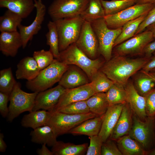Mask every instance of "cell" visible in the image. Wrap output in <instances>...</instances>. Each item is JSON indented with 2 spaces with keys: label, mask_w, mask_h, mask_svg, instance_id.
Wrapping results in <instances>:
<instances>
[{
  "label": "cell",
  "mask_w": 155,
  "mask_h": 155,
  "mask_svg": "<svg viewBox=\"0 0 155 155\" xmlns=\"http://www.w3.org/2000/svg\"><path fill=\"white\" fill-rule=\"evenodd\" d=\"M135 87L138 92L145 96L155 88V81L147 73L141 70L134 79Z\"/></svg>",
  "instance_id": "1f68e13d"
},
{
  "label": "cell",
  "mask_w": 155,
  "mask_h": 155,
  "mask_svg": "<svg viewBox=\"0 0 155 155\" xmlns=\"http://www.w3.org/2000/svg\"><path fill=\"white\" fill-rule=\"evenodd\" d=\"M95 93L90 82L75 88L65 89L53 111H57L73 102L86 100Z\"/></svg>",
  "instance_id": "9a60e30c"
},
{
  "label": "cell",
  "mask_w": 155,
  "mask_h": 155,
  "mask_svg": "<svg viewBox=\"0 0 155 155\" xmlns=\"http://www.w3.org/2000/svg\"><path fill=\"white\" fill-rule=\"evenodd\" d=\"M90 144L86 153V155H101V148L104 142L98 135L89 137Z\"/></svg>",
  "instance_id": "ab89813d"
},
{
  "label": "cell",
  "mask_w": 155,
  "mask_h": 155,
  "mask_svg": "<svg viewBox=\"0 0 155 155\" xmlns=\"http://www.w3.org/2000/svg\"><path fill=\"white\" fill-rule=\"evenodd\" d=\"M155 22V7L151 9L141 22L135 35L142 32L148 26Z\"/></svg>",
  "instance_id": "7bdbcfd3"
},
{
  "label": "cell",
  "mask_w": 155,
  "mask_h": 155,
  "mask_svg": "<svg viewBox=\"0 0 155 155\" xmlns=\"http://www.w3.org/2000/svg\"><path fill=\"white\" fill-rule=\"evenodd\" d=\"M52 147L51 151L53 155H83L86 152L88 144L77 145L57 141Z\"/></svg>",
  "instance_id": "484cf974"
},
{
  "label": "cell",
  "mask_w": 155,
  "mask_h": 155,
  "mask_svg": "<svg viewBox=\"0 0 155 155\" xmlns=\"http://www.w3.org/2000/svg\"><path fill=\"white\" fill-rule=\"evenodd\" d=\"M148 73L155 76V68L152 69Z\"/></svg>",
  "instance_id": "f5cc1de1"
},
{
  "label": "cell",
  "mask_w": 155,
  "mask_h": 155,
  "mask_svg": "<svg viewBox=\"0 0 155 155\" xmlns=\"http://www.w3.org/2000/svg\"><path fill=\"white\" fill-rule=\"evenodd\" d=\"M31 141L38 144H45L52 147L57 140L58 137L53 128L46 124L34 129L30 133Z\"/></svg>",
  "instance_id": "cb8c5ba5"
},
{
  "label": "cell",
  "mask_w": 155,
  "mask_h": 155,
  "mask_svg": "<svg viewBox=\"0 0 155 155\" xmlns=\"http://www.w3.org/2000/svg\"><path fill=\"white\" fill-rule=\"evenodd\" d=\"M47 26L48 31L46 34V43L49 46V50L53 54L54 58L58 59L60 54L59 38L55 22L53 21H49Z\"/></svg>",
  "instance_id": "836d02e7"
},
{
  "label": "cell",
  "mask_w": 155,
  "mask_h": 155,
  "mask_svg": "<svg viewBox=\"0 0 155 155\" xmlns=\"http://www.w3.org/2000/svg\"><path fill=\"white\" fill-rule=\"evenodd\" d=\"M54 21L58 34L60 52L76 42L84 21L80 15Z\"/></svg>",
  "instance_id": "5b68a950"
},
{
  "label": "cell",
  "mask_w": 155,
  "mask_h": 155,
  "mask_svg": "<svg viewBox=\"0 0 155 155\" xmlns=\"http://www.w3.org/2000/svg\"><path fill=\"white\" fill-rule=\"evenodd\" d=\"M57 59L68 65L78 67L86 73L90 80L103 65L102 62L100 59L90 58L78 48L75 43L60 52Z\"/></svg>",
  "instance_id": "3957f363"
},
{
  "label": "cell",
  "mask_w": 155,
  "mask_h": 155,
  "mask_svg": "<svg viewBox=\"0 0 155 155\" xmlns=\"http://www.w3.org/2000/svg\"><path fill=\"white\" fill-rule=\"evenodd\" d=\"M69 66L55 59L49 66L40 70L36 78L27 81L26 87L33 92L37 93L47 90L59 82Z\"/></svg>",
  "instance_id": "7a4b0ae2"
},
{
  "label": "cell",
  "mask_w": 155,
  "mask_h": 155,
  "mask_svg": "<svg viewBox=\"0 0 155 155\" xmlns=\"http://www.w3.org/2000/svg\"><path fill=\"white\" fill-rule=\"evenodd\" d=\"M10 95L0 92V113L4 118L7 117L9 113L7 104Z\"/></svg>",
  "instance_id": "ee69618b"
},
{
  "label": "cell",
  "mask_w": 155,
  "mask_h": 155,
  "mask_svg": "<svg viewBox=\"0 0 155 155\" xmlns=\"http://www.w3.org/2000/svg\"><path fill=\"white\" fill-rule=\"evenodd\" d=\"M0 7L6 8L22 19L28 17L35 8L34 0H0Z\"/></svg>",
  "instance_id": "7402d4cb"
},
{
  "label": "cell",
  "mask_w": 155,
  "mask_h": 155,
  "mask_svg": "<svg viewBox=\"0 0 155 155\" xmlns=\"http://www.w3.org/2000/svg\"><path fill=\"white\" fill-rule=\"evenodd\" d=\"M65 89L58 84L54 88L38 93L32 111L41 109L53 111Z\"/></svg>",
  "instance_id": "5bb4252c"
},
{
  "label": "cell",
  "mask_w": 155,
  "mask_h": 155,
  "mask_svg": "<svg viewBox=\"0 0 155 155\" xmlns=\"http://www.w3.org/2000/svg\"><path fill=\"white\" fill-rule=\"evenodd\" d=\"M51 114V111L44 110L32 111L23 116L21 125L25 127L34 129L46 125Z\"/></svg>",
  "instance_id": "d4e9b609"
},
{
  "label": "cell",
  "mask_w": 155,
  "mask_h": 155,
  "mask_svg": "<svg viewBox=\"0 0 155 155\" xmlns=\"http://www.w3.org/2000/svg\"><path fill=\"white\" fill-rule=\"evenodd\" d=\"M154 68H155V57L150 59L142 69V70L145 72H149Z\"/></svg>",
  "instance_id": "bcb514c9"
},
{
  "label": "cell",
  "mask_w": 155,
  "mask_h": 155,
  "mask_svg": "<svg viewBox=\"0 0 155 155\" xmlns=\"http://www.w3.org/2000/svg\"><path fill=\"white\" fill-rule=\"evenodd\" d=\"M108 139L103 142L101 148V155H122L118 147L112 140Z\"/></svg>",
  "instance_id": "60d3db41"
},
{
  "label": "cell",
  "mask_w": 155,
  "mask_h": 155,
  "mask_svg": "<svg viewBox=\"0 0 155 155\" xmlns=\"http://www.w3.org/2000/svg\"><path fill=\"white\" fill-rule=\"evenodd\" d=\"M148 73V74L150 76H151L153 79V80L155 81V76H154L153 75H152V74H150V73H149L148 72H147Z\"/></svg>",
  "instance_id": "db71d44e"
},
{
  "label": "cell",
  "mask_w": 155,
  "mask_h": 155,
  "mask_svg": "<svg viewBox=\"0 0 155 155\" xmlns=\"http://www.w3.org/2000/svg\"><path fill=\"white\" fill-rule=\"evenodd\" d=\"M89 0H54L48 7L52 20L80 16L86 8Z\"/></svg>",
  "instance_id": "9c48e42d"
},
{
  "label": "cell",
  "mask_w": 155,
  "mask_h": 155,
  "mask_svg": "<svg viewBox=\"0 0 155 155\" xmlns=\"http://www.w3.org/2000/svg\"><path fill=\"white\" fill-rule=\"evenodd\" d=\"M154 129L155 133V116H154Z\"/></svg>",
  "instance_id": "11a10c76"
},
{
  "label": "cell",
  "mask_w": 155,
  "mask_h": 155,
  "mask_svg": "<svg viewBox=\"0 0 155 155\" xmlns=\"http://www.w3.org/2000/svg\"><path fill=\"white\" fill-rule=\"evenodd\" d=\"M105 16L118 13L137 3V0H101Z\"/></svg>",
  "instance_id": "d6a6232c"
},
{
  "label": "cell",
  "mask_w": 155,
  "mask_h": 155,
  "mask_svg": "<svg viewBox=\"0 0 155 155\" xmlns=\"http://www.w3.org/2000/svg\"><path fill=\"white\" fill-rule=\"evenodd\" d=\"M86 101L90 112L97 116L104 115L109 106L104 92L95 93Z\"/></svg>",
  "instance_id": "83f0119b"
},
{
  "label": "cell",
  "mask_w": 155,
  "mask_h": 155,
  "mask_svg": "<svg viewBox=\"0 0 155 155\" xmlns=\"http://www.w3.org/2000/svg\"><path fill=\"white\" fill-rule=\"evenodd\" d=\"M90 80L95 93H105L114 83L100 70L92 75Z\"/></svg>",
  "instance_id": "e575fe53"
},
{
  "label": "cell",
  "mask_w": 155,
  "mask_h": 155,
  "mask_svg": "<svg viewBox=\"0 0 155 155\" xmlns=\"http://www.w3.org/2000/svg\"><path fill=\"white\" fill-rule=\"evenodd\" d=\"M146 30L150 31L152 33L153 37L155 39V22L148 26Z\"/></svg>",
  "instance_id": "681fc988"
},
{
  "label": "cell",
  "mask_w": 155,
  "mask_h": 155,
  "mask_svg": "<svg viewBox=\"0 0 155 155\" xmlns=\"http://www.w3.org/2000/svg\"><path fill=\"white\" fill-rule=\"evenodd\" d=\"M33 57L36 62L40 70L49 66L54 59L53 54L49 50L46 51L42 49L34 51Z\"/></svg>",
  "instance_id": "f35d334b"
},
{
  "label": "cell",
  "mask_w": 155,
  "mask_h": 155,
  "mask_svg": "<svg viewBox=\"0 0 155 155\" xmlns=\"http://www.w3.org/2000/svg\"><path fill=\"white\" fill-rule=\"evenodd\" d=\"M4 136L2 133H0V152H5L7 147L6 144L4 140Z\"/></svg>",
  "instance_id": "c3c4849f"
},
{
  "label": "cell",
  "mask_w": 155,
  "mask_h": 155,
  "mask_svg": "<svg viewBox=\"0 0 155 155\" xmlns=\"http://www.w3.org/2000/svg\"><path fill=\"white\" fill-rule=\"evenodd\" d=\"M155 7V3L136 4L115 14L105 16L104 19L111 29L122 27L127 23L148 13Z\"/></svg>",
  "instance_id": "30bf717a"
},
{
  "label": "cell",
  "mask_w": 155,
  "mask_h": 155,
  "mask_svg": "<svg viewBox=\"0 0 155 155\" xmlns=\"http://www.w3.org/2000/svg\"><path fill=\"white\" fill-rule=\"evenodd\" d=\"M124 104H117L108 107L104 114L98 135L104 142L110 137L121 114Z\"/></svg>",
  "instance_id": "ac0fdd59"
},
{
  "label": "cell",
  "mask_w": 155,
  "mask_h": 155,
  "mask_svg": "<svg viewBox=\"0 0 155 155\" xmlns=\"http://www.w3.org/2000/svg\"><path fill=\"white\" fill-rule=\"evenodd\" d=\"M51 112L46 124L50 125L58 136L68 133L72 129L84 121L98 116L90 112L80 114H71L58 111Z\"/></svg>",
  "instance_id": "ba28073f"
},
{
  "label": "cell",
  "mask_w": 155,
  "mask_h": 155,
  "mask_svg": "<svg viewBox=\"0 0 155 155\" xmlns=\"http://www.w3.org/2000/svg\"><path fill=\"white\" fill-rule=\"evenodd\" d=\"M148 154L149 155H155V147L149 151Z\"/></svg>",
  "instance_id": "816d5d0a"
},
{
  "label": "cell",
  "mask_w": 155,
  "mask_h": 155,
  "mask_svg": "<svg viewBox=\"0 0 155 155\" xmlns=\"http://www.w3.org/2000/svg\"><path fill=\"white\" fill-rule=\"evenodd\" d=\"M22 18L18 14L7 9L0 17L1 32H13L17 31L21 24Z\"/></svg>",
  "instance_id": "4dcf8cb0"
},
{
  "label": "cell",
  "mask_w": 155,
  "mask_h": 155,
  "mask_svg": "<svg viewBox=\"0 0 155 155\" xmlns=\"http://www.w3.org/2000/svg\"><path fill=\"white\" fill-rule=\"evenodd\" d=\"M128 134L148 153L155 147L154 116H147L142 121L133 115L132 127Z\"/></svg>",
  "instance_id": "277c9868"
},
{
  "label": "cell",
  "mask_w": 155,
  "mask_h": 155,
  "mask_svg": "<svg viewBox=\"0 0 155 155\" xmlns=\"http://www.w3.org/2000/svg\"><path fill=\"white\" fill-rule=\"evenodd\" d=\"M105 94L109 106L126 102L124 87L119 84L114 83Z\"/></svg>",
  "instance_id": "d590c367"
},
{
  "label": "cell",
  "mask_w": 155,
  "mask_h": 155,
  "mask_svg": "<svg viewBox=\"0 0 155 155\" xmlns=\"http://www.w3.org/2000/svg\"><path fill=\"white\" fill-rule=\"evenodd\" d=\"M150 59H130L115 56L102 66L100 70L114 83L124 87L131 76L142 69Z\"/></svg>",
  "instance_id": "6da1fadb"
},
{
  "label": "cell",
  "mask_w": 155,
  "mask_h": 155,
  "mask_svg": "<svg viewBox=\"0 0 155 155\" xmlns=\"http://www.w3.org/2000/svg\"><path fill=\"white\" fill-rule=\"evenodd\" d=\"M80 16L84 21L90 23L104 18L105 16L101 0H89L86 8Z\"/></svg>",
  "instance_id": "f1b7e54d"
},
{
  "label": "cell",
  "mask_w": 155,
  "mask_h": 155,
  "mask_svg": "<svg viewBox=\"0 0 155 155\" xmlns=\"http://www.w3.org/2000/svg\"><path fill=\"white\" fill-rule=\"evenodd\" d=\"M41 148L37 149L36 152L39 155H53L51 151L46 146V144H42Z\"/></svg>",
  "instance_id": "7dc6e473"
},
{
  "label": "cell",
  "mask_w": 155,
  "mask_h": 155,
  "mask_svg": "<svg viewBox=\"0 0 155 155\" xmlns=\"http://www.w3.org/2000/svg\"><path fill=\"white\" fill-rule=\"evenodd\" d=\"M40 71L33 57H26L21 59L17 65L16 76L18 79L30 81L36 78Z\"/></svg>",
  "instance_id": "44dd1931"
},
{
  "label": "cell",
  "mask_w": 155,
  "mask_h": 155,
  "mask_svg": "<svg viewBox=\"0 0 155 155\" xmlns=\"http://www.w3.org/2000/svg\"><path fill=\"white\" fill-rule=\"evenodd\" d=\"M104 115L84 121L72 129L68 133L75 135H84L89 137L98 135L101 127Z\"/></svg>",
  "instance_id": "603a6c76"
},
{
  "label": "cell",
  "mask_w": 155,
  "mask_h": 155,
  "mask_svg": "<svg viewBox=\"0 0 155 155\" xmlns=\"http://www.w3.org/2000/svg\"><path fill=\"white\" fill-rule=\"evenodd\" d=\"M154 39L152 33L146 30L114 47L115 55L126 56L143 54L146 46Z\"/></svg>",
  "instance_id": "8fae6325"
},
{
  "label": "cell",
  "mask_w": 155,
  "mask_h": 155,
  "mask_svg": "<svg viewBox=\"0 0 155 155\" xmlns=\"http://www.w3.org/2000/svg\"><path fill=\"white\" fill-rule=\"evenodd\" d=\"M34 2L36 14L34 21L28 26L21 24L18 27L22 39L23 49L26 47L28 41L31 40L33 36L41 29L46 13V7L42 0H34Z\"/></svg>",
  "instance_id": "4fadbf2b"
},
{
  "label": "cell",
  "mask_w": 155,
  "mask_h": 155,
  "mask_svg": "<svg viewBox=\"0 0 155 155\" xmlns=\"http://www.w3.org/2000/svg\"><path fill=\"white\" fill-rule=\"evenodd\" d=\"M146 99V111L147 116H155V88L144 96Z\"/></svg>",
  "instance_id": "b9f144b4"
},
{
  "label": "cell",
  "mask_w": 155,
  "mask_h": 155,
  "mask_svg": "<svg viewBox=\"0 0 155 155\" xmlns=\"http://www.w3.org/2000/svg\"><path fill=\"white\" fill-rule=\"evenodd\" d=\"M133 111L126 102L124 104L121 114L110 137L113 140L129 134L133 123Z\"/></svg>",
  "instance_id": "ffe728a7"
},
{
  "label": "cell",
  "mask_w": 155,
  "mask_h": 155,
  "mask_svg": "<svg viewBox=\"0 0 155 155\" xmlns=\"http://www.w3.org/2000/svg\"><path fill=\"white\" fill-rule=\"evenodd\" d=\"M38 93L23 91L20 84L17 82L9 96L8 121L11 122L23 112L32 111Z\"/></svg>",
  "instance_id": "52a82bcc"
},
{
  "label": "cell",
  "mask_w": 155,
  "mask_h": 155,
  "mask_svg": "<svg viewBox=\"0 0 155 155\" xmlns=\"http://www.w3.org/2000/svg\"><path fill=\"white\" fill-rule=\"evenodd\" d=\"M148 13L142 15L124 25L122 27L120 34L115 42L113 48L134 36L140 24Z\"/></svg>",
  "instance_id": "f546056e"
},
{
  "label": "cell",
  "mask_w": 155,
  "mask_h": 155,
  "mask_svg": "<svg viewBox=\"0 0 155 155\" xmlns=\"http://www.w3.org/2000/svg\"><path fill=\"white\" fill-rule=\"evenodd\" d=\"M155 51V40L149 43L145 47L143 54L145 55V57L150 59L152 54Z\"/></svg>",
  "instance_id": "f6af8a7d"
},
{
  "label": "cell",
  "mask_w": 155,
  "mask_h": 155,
  "mask_svg": "<svg viewBox=\"0 0 155 155\" xmlns=\"http://www.w3.org/2000/svg\"><path fill=\"white\" fill-rule=\"evenodd\" d=\"M22 46V39L19 31L1 32L0 51L3 55L14 57Z\"/></svg>",
  "instance_id": "d6986e66"
},
{
  "label": "cell",
  "mask_w": 155,
  "mask_h": 155,
  "mask_svg": "<svg viewBox=\"0 0 155 155\" xmlns=\"http://www.w3.org/2000/svg\"><path fill=\"white\" fill-rule=\"evenodd\" d=\"M69 65L63 74L58 84L67 89L79 87L90 82L88 76L82 70L75 65Z\"/></svg>",
  "instance_id": "2e32d148"
},
{
  "label": "cell",
  "mask_w": 155,
  "mask_h": 155,
  "mask_svg": "<svg viewBox=\"0 0 155 155\" xmlns=\"http://www.w3.org/2000/svg\"><path fill=\"white\" fill-rule=\"evenodd\" d=\"M17 82L11 67L0 71V92L10 95Z\"/></svg>",
  "instance_id": "8d00e7d4"
},
{
  "label": "cell",
  "mask_w": 155,
  "mask_h": 155,
  "mask_svg": "<svg viewBox=\"0 0 155 155\" xmlns=\"http://www.w3.org/2000/svg\"><path fill=\"white\" fill-rule=\"evenodd\" d=\"M75 43L78 48L90 58H97L99 54L98 42L90 22L84 21Z\"/></svg>",
  "instance_id": "7c38bea8"
},
{
  "label": "cell",
  "mask_w": 155,
  "mask_h": 155,
  "mask_svg": "<svg viewBox=\"0 0 155 155\" xmlns=\"http://www.w3.org/2000/svg\"><path fill=\"white\" fill-rule=\"evenodd\" d=\"M117 147L122 155H144L148 154L141 146L129 135L117 140Z\"/></svg>",
  "instance_id": "4316f807"
},
{
  "label": "cell",
  "mask_w": 155,
  "mask_h": 155,
  "mask_svg": "<svg viewBox=\"0 0 155 155\" xmlns=\"http://www.w3.org/2000/svg\"><path fill=\"white\" fill-rule=\"evenodd\" d=\"M56 111L71 114H83L90 112L86 100L70 103Z\"/></svg>",
  "instance_id": "74e56055"
},
{
  "label": "cell",
  "mask_w": 155,
  "mask_h": 155,
  "mask_svg": "<svg viewBox=\"0 0 155 155\" xmlns=\"http://www.w3.org/2000/svg\"><path fill=\"white\" fill-rule=\"evenodd\" d=\"M155 3V0H137L136 4H143Z\"/></svg>",
  "instance_id": "f907efd6"
},
{
  "label": "cell",
  "mask_w": 155,
  "mask_h": 155,
  "mask_svg": "<svg viewBox=\"0 0 155 155\" xmlns=\"http://www.w3.org/2000/svg\"><path fill=\"white\" fill-rule=\"evenodd\" d=\"M126 93V101L129 104L133 112L140 119L144 120L147 116L146 111V99L141 95L134 85L128 82L124 87Z\"/></svg>",
  "instance_id": "e0dca14e"
},
{
  "label": "cell",
  "mask_w": 155,
  "mask_h": 155,
  "mask_svg": "<svg viewBox=\"0 0 155 155\" xmlns=\"http://www.w3.org/2000/svg\"><path fill=\"white\" fill-rule=\"evenodd\" d=\"M90 23L98 39L99 53L106 61H108L112 57L114 43L121 32L122 27L111 29L108 27L104 18Z\"/></svg>",
  "instance_id": "8992f818"
}]
</instances>
